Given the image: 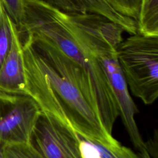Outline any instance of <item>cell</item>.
I'll list each match as a JSON object with an SVG mask.
<instances>
[{
    "label": "cell",
    "instance_id": "obj_1",
    "mask_svg": "<svg viewBox=\"0 0 158 158\" xmlns=\"http://www.w3.org/2000/svg\"><path fill=\"white\" fill-rule=\"evenodd\" d=\"M18 30L35 47L51 49L72 61L86 75L98 110L114 109L116 99L103 65V57L117 49L125 30L96 14L69 12L41 0H25Z\"/></svg>",
    "mask_w": 158,
    "mask_h": 158
},
{
    "label": "cell",
    "instance_id": "obj_2",
    "mask_svg": "<svg viewBox=\"0 0 158 158\" xmlns=\"http://www.w3.org/2000/svg\"><path fill=\"white\" fill-rule=\"evenodd\" d=\"M25 94L46 113L84 139L103 146L118 141L105 129L88 80L82 70L62 55L35 47L23 37Z\"/></svg>",
    "mask_w": 158,
    "mask_h": 158
},
{
    "label": "cell",
    "instance_id": "obj_3",
    "mask_svg": "<svg viewBox=\"0 0 158 158\" xmlns=\"http://www.w3.org/2000/svg\"><path fill=\"white\" fill-rule=\"evenodd\" d=\"M117 53L131 93L145 104H153L158 97V36L130 35L118 45Z\"/></svg>",
    "mask_w": 158,
    "mask_h": 158
},
{
    "label": "cell",
    "instance_id": "obj_4",
    "mask_svg": "<svg viewBox=\"0 0 158 158\" xmlns=\"http://www.w3.org/2000/svg\"><path fill=\"white\" fill-rule=\"evenodd\" d=\"M41 113L28 95L0 91V146L30 143Z\"/></svg>",
    "mask_w": 158,
    "mask_h": 158
},
{
    "label": "cell",
    "instance_id": "obj_5",
    "mask_svg": "<svg viewBox=\"0 0 158 158\" xmlns=\"http://www.w3.org/2000/svg\"><path fill=\"white\" fill-rule=\"evenodd\" d=\"M30 143L44 158H81L78 134L43 112L35 127Z\"/></svg>",
    "mask_w": 158,
    "mask_h": 158
},
{
    "label": "cell",
    "instance_id": "obj_6",
    "mask_svg": "<svg viewBox=\"0 0 158 158\" xmlns=\"http://www.w3.org/2000/svg\"><path fill=\"white\" fill-rule=\"evenodd\" d=\"M102 62L117 102L119 115L121 116L132 144L139 151L141 158H151L146 151L145 143L135 121V116L139 110L128 92V87L118 61L117 50L106 55Z\"/></svg>",
    "mask_w": 158,
    "mask_h": 158
},
{
    "label": "cell",
    "instance_id": "obj_7",
    "mask_svg": "<svg viewBox=\"0 0 158 158\" xmlns=\"http://www.w3.org/2000/svg\"><path fill=\"white\" fill-rule=\"evenodd\" d=\"M11 32L9 52L0 67V91L25 94V78L22 60V41L16 25L9 17Z\"/></svg>",
    "mask_w": 158,
    "mask_h": 158
},
{
    "label": "cell",
    "instance_id": "obj_8",
    "mask_svg": "<svg viewBox=\"0 0 158 158\" xmlns=\"http://www.w3.org/2000/svg\"><path fill=\"white\" fill-rule=\"evenodd\" d=\"M137 32L148 36H158V0H141Z\"/></svg>",
    "mask_w": 158,
    "mask_h": 158
},
{
    "label": "cell",
    "instance_id": "obj_9",
    "mask_svg": "<svg viewBox=\"0 0 158 158\" xmlns=\"http://www.w3.org/2000/svg\"><path fill=\"white\" fill-rule=\"evenodd\" d=\"M2 151L4 158H44L30 143L7 144Z\"/></svg>",
    "mask_w": 158,
    "mask_h": 158
},
{
    "label": "cell",
    "instance_id": "obj_10",
    "mask_svg": "<svg viewBox=\"0 0 158 158\" xmlns=\"http://www.w3.org/2000/svg\"><path fill=\"white\" fill-rule=\"evenodd\" d=\"M91 142L99 151L101 158H141L130 148L122 145L119 142L109 146Z\"/></svg>",
    "mask_w": 158,
    "mask_h": 158
},
{
    "label": "cell",
    "instance_id": "obj_11",
    "mask_svg": "<svg viewBox=\"0 0 158 158\" xmlns=\"http://www.w3.org/2000/svg\"><path fill=\"white\" fill-rule=\"evenodd\" d=\"M11 44V32L9 16L4 11L0 22V67L6 58Z\"/></svg>",
    "mask_w": 158,
    "mask_h": 158
},
{
    "label": "cell",
    "instance_id": "obj_12",
    "mask_svg": "<svg viewBox=\"0 0 158 158\" xmlns=\"http://www.w3.org/2000/svg\"><path fill=\"white\" fill-rule=\"evenodd\" d=\"M8 16L19 28L25 14V0H1Z\"/></svg>",
    "mask_w": 158,
    "mask_h": 158
},
{
    "label": "cell",
    "instance_id": "obj_13",
    "mask_svg": "<svg viewBox=\"0 0 158 158\" xmlns=\"http://www.w3.org/2000/svg\"><path fill=\"white\" fill-rule=\"evenodd\" d=\"M79 150L81 158H101L99 151L90 141L78 135Z\"/></svg>",
    "mask_w": 158,
    "mask_h": 158
},
{
    "label": "cell",
    "instance_id": "obj_14",
    "mask_svg": "<svg viewBox=\"0 0 158 158\" xmlns=\"http://www.w3.org/2000/svg\"><path fill=\"white\" fill-rule=\"evenodd\" d=\"M145 143L147 152L151 158H157V131L155 130L153 138H151Z\"/></svg>",
    "mask_w": 158,
    "mask_h": 158
},
{
    "label": "cell",
    "instance_id": "obj_15",
    "mask_svg": "<svg viewBox=\"0 0 158 158\" xmlns=\"http://www.w3.org/2000/svg\"><path fill=\"white\" fill-rule=\"evenodd\" d=\"M5 11V9L4 8V6L2 4V2L0 0V22H1V20L2 19V15H3V14Z\"/></svg>",
    "mask_w": 158,
    "mask_h": 158
},
{
    "label": "cell",
    "instance_id": "obj_16",
    "mask_svg": "<svg viewBox=\"0 0 158 158\" xmlns=\"http://www.w3.org/2000/svg\"><path fill=\"white\" fill-rule=\"evenodd\" d=\"M0 158H4L2 153V147L1 146H0Z\"/></svg>",
    "mask_w": 158,
    "mask_h": 158
}]
</instances>
